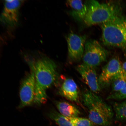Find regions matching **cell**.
<instances>
[{
    "label": "cell",
    "instance_id": "4fadbf2b",
    "mask_svg": "<svg viewBox=\"0 0 126 126\" xmlns=\"http://www.w3.org/2000/svg\"><path fill=\"white\" fill-rule=\"evenodd\" d=\"M57 108L60 113L67 118L79 117L81 113L74 105L66 101L56 102Z\"/></svg>",
    "mask_w": 126,
    "mask_h": 126
},
{
    "label": "cell",
    "instance_id": "ba28073f",
    "mask_svg": "<svg viewBox=\"0 0 126 126\" xmlns=\"http://www.w3.org/2000/svg\"><path fill=\"white\" fill-rule=\"evenodd\" d=\"M22 3V1L17 0L4 1L3 9L0 15V22L11 27L16 26Z\"/></svg>",
    "mask_w": 126,
    "mask_h": 126
},
{
    "label": "cell",
    "instance_id": "7c38bea8",
    "mask_svg": "<svg viewBox=\"0 0 126 126\" xmlns=\"http://www.w3.org/2000/svg\"><path fill=\"white\" fill-rule=\"evenodd\" d=\"M67 3L72 9V16L77 20H83L88 10L86 3H83L81 0H68Z\"/></svg>",
    "mask_w": 126,
    "mask_h": 126
},
{
    "label": "cell",
    "instance_id": "5b68a950",
    "mask_svg": "<svg viewBox=\"0 0 126 126\" xmlns=\"http://www.w3.org/2000/svg\"><path fill=\"white\" fill-rule=\"evenodd\" d=\"M108 52L97 41H87L82 58L83 64L94 68L106 60Z\"/></svg>",
    "mask_w": 126,
    "mask_h": 126
},
{
    "label": "cell",
    "instance_id": "5bb4252c",
    "mask_svg": "<svg viewBox=\"0 0 126 126\" xmlns=\"http://www.w3.org/2000/svg\"><path fill=\"white\" fill-rule=\"evenodd\" d=\"M126 83V72L123 70L112 80L111 83L112 89L111 93L120 90Z\"/></svg>",
    "mask_w": 126,
    "mask_h": 126
},
{
    "label": "cell",
    "instance_id": "8992f818",
    "mask_svg": "<svg viewBox=\"0 0 126 126\" xmlns=\"http://www.w3.org/2000/svg\"><path fill=\"white\" fill-rule=\"evenodd\" d=\"M30 71L22 81L19 92L20 103L19 108L29 106L34 102L35 95V80L33 67L29 63Z\"/></svg>",
    "mask_w": 126,
    "mask_h": 126
},
{
    "label": "cell",
    "instance_id": "30bf717a",
    "mask_svg": "<svg viewBox=\"0 0 126 126\" xmlns=\"http://www.w3.org/2000/svg\"><path fill=\"white\" fill-rule=\"evenodd\" d=\"M76 69L92 92L97 93L100 92L101 88L99 84L95 68L83 63L77 66Z\"/></svg>",
    "mask_w": 126,
    "mask_h": 126
},
{
    "label": "cell",
    "instance_id": "277c9868",
    "mask_svg": "<svg viewBox=\"0 0 126 126\" xmlns=\"http://www.w3.org/2000/svg\"><path fill=\"white\" fill-rule=\"evenodd\" d=\"M87 12L83 20L87 26L102 24L122 15V8L119 2L100 4L92 0L87 3Z\"/></svg>",
    "mask_w": 126,
    "mask_h": 126
},
{
    "label": "cell",
    "instance_id": "6da1fadb",
    "mask_svg": "<svg viewBox=\"0 0 126 126\" xmlns=\"http://www.w3.org/2000/svg\"><path fill=\"white\" fill-rule=\"evenodd\" d=\"M35 73V90L34 102L38 105L47 101L46 91L57 82L59 75L55 63L51 60L44 58L30 62Z\"/></svg>",
    "mask_w": 126,
    "mask_h": 126
},
{
    "label": "cell",
    "instance_id": "d6986e66",
    "mask_svg": "<svg viewBox=\"0 0 126 126\" xmlns=\"http://www.w3.org/2000/svg\"><path fill=\"white\" fill-rule=\"evenodd\" d=\"M122 69L124 72H126V61L122 64Z\"/></svg>",
    "mask_w": 126,
    "mask_h": 126
},
{
    "label": "cell",
    "instance_id": "9c48e42d",
    "mask_svg": "<svg viewBox=\"0 0 126 126\" xmlns=\"http://www.w3.org/2000/svg\"><path fill=\"white\" fill-rule=\"evenodd\" d=\"M122 70V64L119 59L114 58L110 60L103 67L98 78L101 88L109 86L113 78Z\"/></svg>",
    "mask_w": 126,
    "mask_h": 126
},
{
    "label": "cell",
    "instance_id": "8fae6325",
    "mask_svg": "<svg viewBox=\"0 0 126 126\" xmlns=\"http://www.w3.org/2000/svg\"><path fill=\"white\" fill-rule=\"evenodd\" d=\"M59 93L67 100L80 103L78 86L71 79H66L59 89Z\"/></svg>",
    "mask_w": 126,
    "mask_h": 126
},
{
    "label": "cell",
    "instance_id": "7a4b0ae2",
    "mask_svg": "<svg viewBox=\"0 0 126 126\" xmlns=\"http://www.w3.org/2000/svg\"><path fill=\"white\" fill-rule=\"evenodd\" d=\"M82 100L89 111V119L91 121L99 126L111 125L114 112L101 97L87 90L83 93Z\"/></svg>",
    "mask_w": 126,
    "mask_h": 126
},
{
    "label": "cell",
    "instance_id": "9a60e30c",
    "mask_svg": "<svg viewBox=\"0 0 126 126\" xmlns=\"http://www.w3.org/2000/svg\"><path fill=\"white\" fill-rule=\"evenodd\" d=\"M48 116L59 126H74L67 118L55 110L50 112Z\"/></svg>",
    "mask_w": 126,
    "mask_h": 126
},
{
    "label": "cell",
    "instance_id": "52a82bcc",
    "mask_svg": "<svg viewBox=\"0 0 126 126\" xmlns=\"http://www.w3.org/2000/svg\"><path fill=\"white\" fill-rule=\"evenodd\" d=\"M85 35L79 36L73 33L69 34L66 37L68 50V57L72 62L81 60L84 54Z\"/></svg>",
    "mask_w": 126,
    "mask_h": 126
},
{
    "label": "cell",
    "instance_id": "3957f363",
    "mask_svg": "<svg viewBox=\"0 0 126 126\" xmlns=\"http://www.w3.org/2000/svg\"><path fill=\"white\" fill-rule=\"evenodd\" d=\"M104 45L121 49L126 55V17L122 15L101 24Z\"/></svg>",
    "mask_w": 126,
    "mask_h": 126
},
{
    "label": "cell",
    "instance_id": "2e32d148",
    "mask_svg": "<svg viewBox=\"0 0 126 126\" xmlns=\"http://www.w3.org/2000/svg\"><path fill=\"white\" fill-rule=\"evenodd\" d=\"M116 119L119 121L126 120V100L113 105Z\"/></svg>",
    "mask_w": 126,
    "mask_h": 126
},
{
    "label": "cell",
    "instance_id": "e0dca14e",
    "mask_svg": "<svg viewBox=\"0 0 126 126\" xmlns=\"http://www.w3.org/2000/svg\"><path fill=\"white\" fill-rule=\"evenodd\" d=\"M67 118L74 126H99L86 118L79 117Z\"/></svg>",
    "mask_w": 126,
    "mask_h": 126
},
{
    "label": "cell",
    "instance_id": "ac0fdd59",
    "mask_svg": "<svg viewBox=\"0 0 126 126\" xmlns=\"http://www.w3.org/2000/svg\"><path fill=\"white\" fill-rule=\"evenodd\" d=\"M126 99V83L120 90L111 93L107 97L108 100H122Z\"/></svg>",
    "mask_w": 126,
    "mask_h": 126
}]
</instances>
